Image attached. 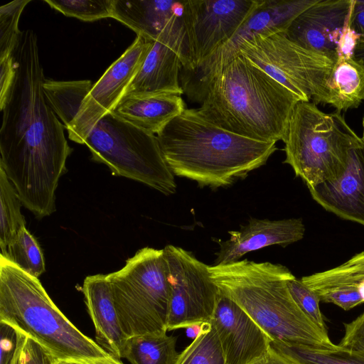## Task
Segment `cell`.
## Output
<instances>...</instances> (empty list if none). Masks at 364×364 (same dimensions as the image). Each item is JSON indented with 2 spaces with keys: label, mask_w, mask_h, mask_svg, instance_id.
<instances>
[{
  "label": "cell",
  "mask_w": 364,
  "mask_h": 364,
  "mask_svg": "<svg viewBox=\"0 0 364 364\" xmlns=\"http://www.w3.org/2000/svg\"><path fill=\"white\" fill-rule=\"evenodd\" d=\"M16 73L0 102V167L23 206L41 219L55 211V192L73 149L47 102L37 36L21 32L12 53Z\"/></svg>",
  "instance_id": "1"
},
{
  "label": "cell",
  "mask_w": 364,
  "mask_h": 364,
  "mask_svg": "<svg viewBox=\"0 0 364 364\" xmlns=\"http://www.w3.org/2000/svg\"><path fill=\"white\" fill-rule=\"evenodd\" d=\"M188 98L216 125L262 141H284L299 100L260 68L238 53L198 78L180 77Z\"/></svg>",
  "instance_id": "2"
},
{
  "label": "cell",
  "mask_w": 364,
  "mask_h": 364,
  "mask_svg": "<svg viewBox=\"0 0 364 364\" xmlns=\"http://www.w3.org/2000/svg\"><path fill=\"white\" fill-rule=\"evenodd\" d=\"M156 137L174 176L211 188L245 178L277 149L275 141L253 139L216 125L198 109L186 108Z\"/></svg>",
  "instance_id": "3"
},
{
  "label": "cell",
  "mask_w": 364,
  "mask_h": 364,
  "mask_svg": "<svg viewBox=\"0 0 364 364\" xmlns=\"http://www.w3.org/2000/svg\"><path fill=\"white\" fill-rule=\"evenodd\" d=\"M209 270L219 290L245 311L272 341L338 348L294 300L287 281L294 276L285 266L242 259L210 265Z\"/></svg>",
  "instance_id": "4"
},
{
  "label": "cell",
  "mask_w": 364,
  "mask_h": 364,
  "mask_svg": "<svg viewBox=\"0 0 364 364\" xmlns=\"http://www.w3.org/2000/svg\"><path fill=\"white\" fill-rule=\"evenodd\" d=\"M0 321L36 341L58 361L124 364L70 321L53 303L38 278L2 257Z\"/></svg>",
  "instance_id": "5"
},
{
  "label": "cell",
  "mask_w": 364,
  "mask_h": 364,
  "mask_svg": "<svg viewBox=\"0 0 364 364\" xmlns=\"http://www.w3.org/2000/svg\"><path fill=\"white\" fill-rule=\"evenodd\" d=\"M357 136L339 112L326 114L315 103L300 101L284 141V163L291 166L309 189L336 180L346 168Z\"/></svg>",
  "instance_id": "6"
},
{
  "label": "cell",
  "mask_w": 364,
  "mask_h": 364,
  "mask_svg": "<svg viewBox=\"0 0 364 364\" xmlns=\"http://www.w3.org/2000/svg\"><path fill=\"white\" fill-rule=\"evenodd\" d=\"M107 278L127 338L167 332L171 284L164 249H140Z\"/></svg>",
  "instance_id": "7"
},
{
  "label": "cell",
  "mask_w": 364,
  "mask_h": 364,
  "mask_svg": "<svg viewBox=\"0 0 364 364\" xmlns=\"http://www.w3.org/2000/svg\"><path fill=\"white\" fill-rule=\"evenodd\" d=\"M80 144L88 147L92 161L105 164L114 176L139 181L166 196L176 192L174 174L156 135L112 111L91 127Z\"/></svg>",
  "instance_id": "8"
},
{
  "label": "cell",
  "mask_w": 364,
  "mask_h": 364,
  "mask_svg": "<svg viewBox=\"0 0 364 364\" xmlns=\"http://www.w3.org/2000/svg\"><path fill=\"white\" fill-rule=\"evenodd\" d=\"M238 53L260 68L301 102L316 99L335 61L290 41L284 33L256 36Z\"/></svg>",
  "instance_id": "9"
},
{
  "label": "cell",
  "mask_w": 364,
  "mask_h": 364,
  "mask_svg": "<svg viewBox=\"0 0 364 364\" xmlns=\"http://www.w3.org/2000/svg\"><path fill=\"white\" fill-rule=\"evenodd\" d=\"M259 2V0L183 1L186 41L182 70L196 71L235 35Z\"/></svg>",
  "instance_id": "10"
},
{
  "label": "cell",
  "mask_w": 364,
  "mask_h": 364,
  "mask_svg": "<svg viewBox=\"0 0 364 364\" xmlns=\"http://www.w3.org/2000/svg\"><path fill=\"white\" fill-rule=\"evenodd\" d=\"M164 251L171 284L167 331L209 322L220 292L209 266L181 247L168 245Z\"/></svg>",
  "instance_id": "11"
},
{
  "label": "cell",
  "mask_w": 364,
  "mask_h": 364,
  "mask_svg": "<svg viewBox=\"0 0 364 364\" xmlns=\"http://www.w3.org/2000/svg\"><path fill=\"white\" fill-rule=\"evenodd\" d=\"M183 13L174 16L152 43L124 96L183 94L180 84L186 41Z\"/></svg>",
  "instance_id": "12"
},
{
  "label": "cell",
  "mask_w": 364,
  "mask_h": 364,
  "mask_svg": "<svg viewBox=\"0 0 364 364\" xmlns=\"http://www.w3.org/2000/svg\"><path fill=\"white\" fill-rule=\"evenodd\" d=\"M318 0H259L257 6L235 35L219 47L196 71L186 72L190 78L205 75L238 54L241 43L256 36L285 33L292 21Z\"/></svg>",
  "instance_id": "13"
},
{
  "label": "cell",
  "mask_w": 364,
  "mask_h": 364,
  "mask_svg": "<svg viewBox=\"0 0 364 364\" xmlns=\"http://www.w3.org/2000/svg\"><path fill=\"white\" fill-rule=\"evenodd\" d=\"M354 0H318L300 14L284 35L291 41L336 62L337 48L350 23Z\"/></svg>",
  "instance_id": "14"
},
{
  "label": "cell",
  "mask_w": 364,
  "mask_h": 364,
  "mask_svg": "<svg viewBox=\"0 0 364 364\" xmlns=\"http://www.w3.org/2000/svg\"><path fill=\"white\" fill-rule=\"evenodd\" d=\"M210 321L217 331L225 364H252L271 347L268 335L220 291Z\"/></svg>",
  "instance_id": "15"
},
{
  "label": "cell",
  "mask_w": 364,
  "mask_h": 364,
  "mask_svg": "<svg viewBox=\"0 0 364 364\" xmlns=\"http://www.w3.org/2000/svg\"><path fill=\"white\" fill-rule=\"evenodd\" d=\"M324 209L364 226V144L358 136L348 153L344 171L336 180L309 189Z\"/></svg>",
  "instance_id": "16"
},
{
  "label": "cell",
  "mask_w": 364,
  "mask_h": 364,
  "mask_svg": "<svg viewBox=\"0 0 364 364\" xmlns=\"http://www.w3.org/2000/svg\"><path fill=\"white\" fill-rule=\"evenodd\" d=\"M305 227L301 218L277 220L250 218L247 225L228 233L230 239L220 241L213 265L232 263L247 253L270 245L285 247L304 237Z\"/></svg>",
  "instance_id": "17"
},
{
  "label": "cell",
  "mask_w": 364,
  "mask_h": 364,
  "mask_svg": "<svg viewBox=\"0 0 364 364\" xmlns=\"http://www.w3.org/2000/svg\"><path fill=\"white\" fill-rule=\"evenodd\" d=\"M82 291L95 326L96 343L117 359L124 357L127 336L121 327L107 274L87 276Z\"/></svg>",
  "instance_id": "18"
},
{
  "label": "cell",
  "mask_w": 364,
  "mask_h": 364,
  "mask_svg": "<svg viewBox=\"0 0 364 364\" xmlns=\"http://www.w3.org/2000/svg\"><path fill=\"white\" fill-rule=\"evenodd\" d=\"M186 109L181 95L155 94L124 96L112 111L132 124L156 135Z\"/></svg>",
  "instance_id": "19"
},
{
  "label": "cell",
  "mask_w": 364,
  "mask_h": 364,
  "mask_svg": "<svg viewBox=\"0 0 364 364\" xmlns=\"http://www.w3.org/2000/svg\"><path fill=\"white\" fill-rule=\"evenodd\" d=\"M183 11V1L113 0L112 17L133 30L137 36L154 42L167 23Z\"/></svg>",
  "instance_id": "20"
},
{
  "label": "cell",
  "mask_w": 364,
  "mask_h": 364,
  "mask_svg": "<svg viewBox=\"0 0 364 364\" xmlns=\"http://www.w3.org/2000/svg\"><path fill=\"white\" fill-rule=\"evenodd\" d=\"M364 100V65L353 58L338 59L320 95L314 101L338 112L357 107Z\"/></svg>",
  "instance_id": "21"
},
{
  "label": "cell",
  "mask_w": 364,
  "mask_h": 364,
  "mask_svg": "<svg viewBox=\"0 0 364 364\" xmlns=\"http://www.w3.org/2000/svg\"><path fill=\"white\" fill-rule=\"evenodd\" d=\"M176 339L166 333L128 338L123 358L131 364H176L180 355Z\"/></svg>",
  "instance_id": "22"
},
{
  "label": "cell",
  "mask_w": 364,
  "mask_h": 364,
  "mask_svg": "<svg viewBox=\"0 0 364 364\" xmlns=\"http://www.w3.org/2000/svg\"><path fill=\"white\" fill-rule=\"evenodd\" d=\"M301 280L314 291L341 286L355 287L364 302V252L336 267L303 277Z\"/></svg>",
  "instance_id": "23"
},
{
  "label": "cell",
  "mask_w": 364,
  "mask_h": 364,
  "mask_svg": "<svg viewBox=\"0 0 364 364\" xmlns=\"http://www.w3.org/2000/svg\"><path fill=\"white\" fill-rule=\"evenodd\" d=\"M274 349L301 364H364V355L342 348L328 349L298 343L271 341Z\"/></svg>",
  "instance_id": "24"
},
{
  "label": "cell",
  "mask_w": 364,
  "mask_h": 364,
  "mask_svg": "<svg viewBox=\"0 0 364 364\" xmlns=\"http://www.w3.org/2000/svg\"><path fill=\"white\" fill-rule=\"evenodd\" d=\"M22 203L4 169L0 167V249L1 254L25 226L21 212Z\"/></svg>",
  "instance_id": "25"
},
{
  "label": "cell",
  "mask_w": 364,
  "mask_h": 364,
  "mask_svg": "<svg viewBox=\"0 0 364 364\" xmlns=\"http://www.w3.org/2000/svg\"><path fill=\"white\" fill-rule=\"evenodd\" d=\"M2 257L26 273L38 278L46 271L42 250L34 237L26 226L18 232L15 239L7 246Z\"/></svg>",
  "instance_id": "26"
},
{
  "label": "cell",
  "mask_w": 364,
  "mask_h": 364,
  "mask_svg": "<svg viewBox=\"0 0 364 364\" xmlns=\"http://www.w3.org/2000/svg\"><path fill=\"white\" fill-rule=\"evenodd\" d=\"M176 364H225L221 343L214 325H200L193 342L179 355Z\"/></svg>",
  "instance_id": "27"
},
{
  "label": "cell",
  "mask_w": 364,
  "mask_h": 364,
  "mask_svg": "<svg viewBox=\"0 0 364 364\" xmlns=\"http://www.w3.org/2000/svg\"><path fill=\"white\" fill-rule=\"evenodd\" d=\"M65 16L85 21L112 17L113 0H44Z\"/></svg>",
  "instance_id": "28"
},
{
  "label": "cell",
  "mask_w": 364,
  "mask_h": 364,
  "mask_svg": "<svg viewBox=\"0 0 364 364\" xmlns=\"http://www.w3.org/2000/svg\"><path fill=\"white\" fill-rule=\"evenodd\" d=\"M31 0H16L0 7V60L12 56L21 31L18 21Z\"/></svg>",
  "instance_id": "29"
},
{
  "label": "cell",
  "mask_w": 364,
  "mask_h": 364,
  "mask_svg": "<svg viewBox=\"0 0 364 364\" xmlns=\"http://www.w3.org/2000/svg\"><path fill=\"white\" fill-rule=\"evenodd\" d=\"M287 287L294 300L306 316L322 331L328 332L316 292L295 277L287 281Z\"/></svg>",
  "instance_id": "30"
},
{
  "label": "cell",
  "mask_w": 364,
  "mask_h": 364,
  "mask_svg": "<svg viewBox=\"0 0 364 364\" xmlns=\"http://www.w3.org/2000/svg\"><path fill=\"white\" fill-rule=\"evenodd\" d=\"M0 364H14L27 336L3 321H0Z\"/></svg>",
  "instance_id": "31"
},
{
  "label": "cell",
  "mask_w": 364,
  "mask_h": 364,
  "mask_svg": "<svg viewBox=\"0 0 364 364\" xmlns=\"http://www.w3.org/2000/svg\"><path fill=\"white\" fill-rule=\"evenodd\" d=\"M314 291L321 301L333 304L345 311L363 303L358 289L353 287H334Z\"/></svg>",
  "instance_id": "32"
},
{
  "label": "cell",
  "mask_w": 364,
  "mask_h": 364,
  "mask_svg": "<svg viewBox=\"0 0 364 364\" xmlns=\"http://www.w3.org/2000/svg\"><path fill=\"white\" fill-rule=\"evenodd\" d=\"M344 336L339 346L364 355V311L349 323H343Z\"/></svg>",
  "instance_id": "33"
},
{
  "label": "cell",
  "mask_w": 364,
  "mask_h": 364,
  "mask_svg": "<svg viewBox=\"0 0 364 364\" xmlns=\"http://www.w3.org/2000/svg\"><path fill=\"white\" fill-rule=\"evenodd\" d=\"M24 364H57L58 362L46 349L27 336L24 346Z\"/></svg>",
  "instance_id": "34"
},
{
  "label": "cell",
  "mask_w": 364,
  "mask_h": 364,
  "mask_svg": "<svg viewBox=\"0 0 364 364\" xmlns=\"http://www.w3.org/2000/svg\"><path fill=\"white\" fill-rule=\"evenodd\" d=\"M359 43L360 36L350 27L349 23L346 27L338 45V59L353 58L355 48Z\"/></svg>",
  "instance_id": "35"
},
{
  "label": "cell",
  "mask_w": 364,
  "mask_h": 364,
  "mask_svg": "<svg viewBox=\"0 0 364 364\" xmlns=\"http://www.w3.org/2000/svg\"><path fill=\"white\" fill-rule=\"evenodd\" d=\"M16 73L13 55L0 60V102L6 96Z\"/></svg>",
  "instance_id": "36"
},
{
  "label": "cell",
  "mask_w": 364,
  "mask_h": 364,
  "mask_svg": "<svg viewBox=\"0 0 364 364\" xmlns=\"http://www.w3.org/2000/svg\"><path fill=\"white\" fill-rule=\"evenodd\" d=\"M350 25L360 36V43H364V0H354Z\"/></svg>",
  "instance_id": "37"
},
{
  "label": "cell",
  "mask_w": 364,
  "mask_h": 364,
  "mask_svg": "<svg viewBox=\"0 0 364 364\" xmlns=\"http://www.w3.org/2000/svg\"><path fill=\"white\" fill-rule=\"evenodd\" d=\"M252 364H301L289 355L270 347L268 352Z\"/></svg>",
  "instance_id": "38"
},
{
  "label": "cell",
  "mask_w": 364,
  "mask_h": 364,
  "mask_svg": "<svg viewBox=\"0 0 364 364\" xmlns=\"http://www.w3.org/2000/svg\"><path fill=\"white\" fill-rule=\"evenodd\" d=\"M353 58L364 65V43H358L355 48Z\"/></svg>",
  "instance_id": "39"
},
{
  "label": "cell",
  "mask_w": 364,
  "mask_h": 364,
  "mask_svg": "<svg viewBox=\"0 0 364 364\" xmlns=\"http://www.w3.org/2000/svg\"><path fill=\"white\" fill-rule=\"evenodd\" d=\"M24 362H25V356H24V348H23L18 353L14 364H24Z\"/></svg>",
  "instance_id": "40"
},
{
  "label": "cell",
  "mask_w": 364,
  "mask_h": 364,
  "mask_svg": "<svg viewBox=\"0 0 364 364\" xmlns=\"http://www.w3.org/2000/svg\"><path fill=\"white\" fill-rule=\"evenodd\" d=\"M57 364H84L77 362H70V361H58Z\"/></svg>",
  "instance_id": "41"
},
{
  "label": "cell",
  "mask_w": 364,
  "mask_h": 364,
  "mask_svg": "<svg viewBox=\"0 0 364 364\" xmlns=\"http://www.w3.org/2000/svg\"><path fill=\"white\" fill-rule=\"evenodd\" d=\"M362 125H363V134H362V136L360 138L364 144V116L363 117Z\"/></svg>",
  "instance_id": "42"
}]
</instances>
